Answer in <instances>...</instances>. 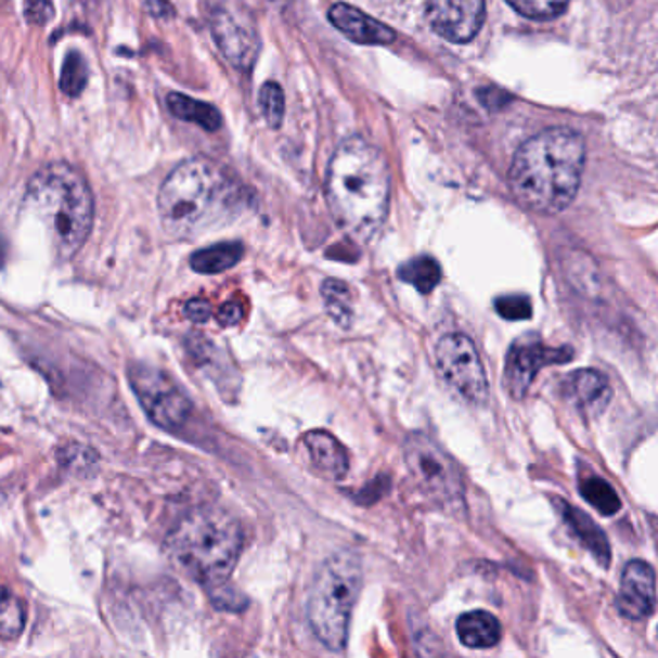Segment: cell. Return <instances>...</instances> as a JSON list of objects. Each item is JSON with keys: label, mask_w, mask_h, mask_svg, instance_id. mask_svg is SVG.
I'll list each match as a JSON object with an SVG mask.
<instances>
[{"label": "cell", "mask_w": 658, "mask_h": 658, "mask_svg": "<svg viewBox=\"0 0 658 658\" xmlns=\"http://www.w3.org/2000/svg\"><path fill=\"white\" fill-rule=\"evenodd\" d=\"M326 199L348 234L360 240L375 236L387 219L390 199L385 155L360 136L344 140L328 165Z\"/></svg>", "instance_id": "cell-1"}, {"label": "cell", "mask_w": 658, "mask_h": 658, "mask_svg": "<svg viewBox=\"0 0 658 658\" xmlns=\"http://www.w3.org/2000/svg\"><path fill=\"white\" fill-rule=\"evenodd\" d=\"M585 143L568 128H549L519 147L509 167L512 194L531 211L554 215L580 190Z\"/></svg>", "instance_id": "cell-2"}, {"label": "cell", "mask_w": 658, "mask_h": 658, "mask_svg": "<svg viewBox=\"0 0 658 658\" xmlns=\"http://www.w3.org/2000/svg\"><path fill=\"white\" fill-rule=\"evenodd\" d=\"M240 207L242 192L236 182L209 158L180 163L158 190V217L175 237H195L219 229Z\"/></svg>", "instance_id": "cell-3"}, {"label": "cell", "mask_w": 658, "mask_h": 658, "mask_svg": "<svg viewBox=\"0 0 658 658\" xmlns=\"http://www.w3.org/2000/svg\"><path fill=\"white\" fill-rule=\"evenodd\" d=\"M27 207L49 232L54 254L70 259L88 242L95 202L86 176L68 163H51L29 180Z\"/></svg>", "instance_id": "cell-4"}, {"label": "cell", "mask_w": 658, "mask_h": 658, "mask_svg": "<svg viewBox=\"0 0 658 658\" xmlns=\"http://www.w3.org/2000/svg\"><path fill=\"white\" fill-rule=\"evenodd\" d=\"M244 546L242 527L227 512L197 508L180 519L165 541L176 570L207 589L229 581Z\"/></svg>", "instance_id": "cell-5"}, {"label": "cell", "mask_w": 658, "mask_h": 658, "mask_svg": "<svg viewBox=\"0 0 658 658\" xmlns=\"http://www.w3.org/2000/svg\"><path fill=\"white\" fill-rule=\"evenodd\" d=\"M361 588V558L351 551L328 556L317 571L309 591L308 620L311 632L326 649L343 650L346 647L351 612Z\"/></svg>", "instance_id": "cell-6"}, {"label": "cell", "mask_w": 658, "mask_h": 658, "mask_svg": "<svg viewBox=\"0 0 658 658\" xmlns=\"http://www.w3.org/2000/svg\"><path fill=\"white\" fill-rule=\"evenodd\" d=\"M404 456L413 481L429 499L440 504L462 502L464 481L460 467L435 440L413 433L405 440Z\"/></svg>", "instance_id": "cell-7"}, {"label": "cell", "mask_w": 658, "mask_h": 658, "mask_svg": "<svg viewBox=\"0 0 658 658\" xmlns=\"http://www.w3.org/2000/svg\"><path fill=\"white\" fill-rule=\"evenodd\" d=\"M128 377L151 422L167 430L184 427L194 405L175 378L150 365H132L128 369Z\"/></svg>", "instance_id": "cell-8"}, {"label": "cell", "mask_w": 658, "mask_h": 658, "mask_svg": "<svg viewBox=\"0 0 658 658\" xmlns=\"http://www.w3.org/2000/svg\"><path fill=\"white\" fill-rule=\"evenodd\" d=\"M440 377L469 404L481 405L489 398L483 361L475 344L464 334H447L437 346Z\"/></svg>", "instance_id": "cell-9"}, {"label": "cell", "mask_w": 658, "mask_h": 658, "mask_svg": "<svg viewBox=\"0 0 658 658\" xmlns=\"http://www.w3.org/2000/svg\"><path fill=\"white\" fill-rule=\"evenodd\" d=\"M573 360L571 348H549L536 334L512 344L504 365V385L512 398L521 400L541 369Z\"/></svg>", "instance_id": "cell-10"}, {"label": "cell", "mask_w": 658, "mask_h": 658, "mask_svg": "<svg viewBox=\"0 0 658 658\" xmlns=\"http://www.w3.org/2000/svg\"><path fill=\"white\" fill-rule=\"evenodd\" d=\"M430 27L452 43L472 41L485 22V0H427Z\"/></svg>", "instance_id": "cell-11"}, {"label": "cell", "mask_w": 658, "mask_h": 658, "mask_svg": "<svg viewBox=\"0 0 658 658\" xmlns=\"http://www.w3.org/2000/svg\"><path fill=\"white\" fill-rule=\"evenodd\" d=\"M211 31L220 53L237 70H249L259 56V37L244 20L230 10L220 9L212 14Z\"/></svg>", "instance_id": "cell-12"}, {"label": "cell", "mask_w": 658, "mask_h": 658, "mask_svg": "<svg viewBox=\"0 0 658 658\" xmlns=\"http://www.w3.org/2000/svg\"><path fill=\"white\" fill-rule=\"evenodd\" d=\"M618 610L628 620H645L655 610V571L647 562L625 564L618 593Z\"/></svg>", "instance_id": "cell-13"}, {"label": "cell", "mask_w": 658, "mask_h": 658, "mask_svg": "<svg viewBox=\"0 0 658 658\" xmlns=\"http://www.w3.org/2000/svg\"><path fill=\"white\" fill-rule=\"evenodd\" d=\"M562 395L583 417H597L612 400L608 378L595 369H578L564 378Z\"/></svg>", "instance_id": "cell-14"}, {"label": "cell", "mask_w": 658, "mask_h": 658, "mask_svg": "<svg viewBox=\"0 0 658 658\" xmlns=\"http://www.w3.org/2000/svg\"><path fill=\"white\" fill-rule=\"evenodd\" d=\"M328 20L336 29H340L344 36L356 43L390 44L396 39L395 31L390 27L343 2L334 4L333 9L328 10Z\"/></svg>", "instance_id": "cell-15"}, {"label": "cell", "mask_w": 658, "mask_h": 658, "mask_svg": "<svg viewBox=\"0 0 658 658\" xmlns=\"http://www.w3.org/2000/svg\"><path fill=\"white\" fill-rule=\"evenodd\" d=\"M301 444L308 452L309 462L326 479H344L350 469V456L346 448L325 430H309Z\"/></svg>", "instance_id": "cell-16"}, {"label": "cell", "mask_w": 658, "mask_h": 658, "mask_svg": "<svg viewBox=\"0 0 658 658\" xmlns=\"http://www.w3.org/2000/svg\"><path fill=\"white\" fill-rule=\"evenodd\" d=\"M456 633L467 649H491L502 637L501 622L485 610H474L460 616Z\"/></svg>", "instance_id": "cell-17"}, {"label": "cell", "mask_w": 658, "mask_h": 658, "mask_svg": "<svg viewBox=\"0 0 658 658\" xmlns=\"http://www.w3.org/2000/svg\"><path fill=\"white\" fill-rule=\"evenodd\" d=\"M560 512L562 518L570 526L573 536L578 537L589 553L595 556V560L601 562V566L606 568L610 564V544L603 529L589 518L585 512L573 508L568 502H560Z\"/></svg>", "instance_id": "cell-18"}, {"label": "cell", "mask_w": 658, "mask_h": 658, "mask_svg": "<svg viewBox=\"0 0 658 658\" xmlns=\"http://www.w3.org/2000/svg\"><path fill=\"white\" fill-rule=\"evenodd\" d=\"M167 106L170 115L176 116L178 120L197 124L207 132L219 130L220 124H222V116L215 106L207 105L197 99L188 98L182 93H170L167 98Z\"/></svg>", "instance_id": "cell-19"}, {"label": "cell", "mask_w": 658, "mask_h": 658, "mask_svg": "<svg viewBox=\"0 0 658 658\" xmlns=\"http://www.w3.org/2000/svg\"><path fill=\"white\" fill-rule=\"evenodd\" d=\"M244 257V246L240 242H222L217 246L205 247L192 255L190 267L199 274H219L236 267Z\"/></svg>", "instance_id": "cell-20"}, {"label": "cell", "mask_w": 658, "mask_h": 658, "mask_svg": "<svg viewBox=\"0 0 658 658\" xmlns=\"http://www.w3.org/2000/svg\"><path fill=\"white\" fill-rule=\"evenodd\" d=\"M26 628V606L9 588L0 585V640L16 641Z\"/></svg>", "instance_id": "cell-21"}, {"label": "cell", "mask_w": 658, "mask_h": 658, "mask_svg": "<svg viewBox=\"0 0 658 658\" xmlns=\"http://www.w3.org/2000/svg\"><path fill=\"white\" fill-rule=\"evenodd\" d=\"M398 276L408 284H412L415 291L429 294L439 286L442 271H440V265L433 257L422 255V257H415L412 261L402 265L400 271H398Z\"/></svg>", "instance_id": "cell-22"}, {"label": "cell", "mask_w": 658, "mask_h": 658, "mask_svg": "<svg viewBox=\"0 0 658 658\" xmlns=\"http://www.w3.org/2000/svg\"><path fill=\"white\" fill-rule=\"evenodd\" d=\"M323 298H325L326 311L333 317L336 325L350 326L353 317V294L351 288L343 281L328 279L323 284Z\"/></svg>", "instance_id": "cell-23"}, {"label": "cell", "mask_w": 658, "mask_h": 658, "mask_svg": "<svg viewBox=\"0 0 658 658\" xmlns=\"http://www.w3.org/2000/svg\"><path fill=\"white\" fill-rule=\"evenodd\" d=\"M581 496L597 508L603 516H615L622 508V502L618 499L615 489L606 483L601 477H588L580 485Z\"/></svg>", "instance_id": "cell-24"}, {"label": "cell", "mask_w": 658, "mask_h": 658, "mask_svg": "<svg viewBox=\"0 0 658 658\" xmlns=\"http://www.w3.org/2000/svg\"><path fill=\"white\" fill-rule=\"evenodd\" d=\"M89 66L78 51H70L62 62L61 89L68 98H79L88 86Z\"/></svg>", "instance_id": "cell-25"}, {"label": "cell", "mask_w": 658, "mask_h": 658, "mask_svg": "<svg viewBox=\"0 0 658 658\" xmlns=\"http://www.w3.org/2000/svg\"><path fill=\"white\" fill-rule=\"evenodd\" d=\"M512 9L529 20H554L568 9L570 0H506Z\"/></svg>", "instance_id": "cell-26"}, {"label": "cell", "mask_w": 658, "mask_h": 658, "mask_svg": "<svg viewBox=\"0 0 658 658\" xmlns=\"http://www.w3.org/2000/svg\"><path fill=\"white\" fill-rule=\"evenodd\" d=\"M259 105L263 108L265 120L271 128H279L284 118V93L276 83H265L259 93Z\"/></svg>", "instance_id": "cell-27"}, {"label": "cell", "mask_w": 658, "mask_h": 658, "mask_svg": "<svg viewBox=\"0 0 658 658\" xmlns=\"http://www.w3.org/2000/svg\"><path fill=\"white\" fill-rule=\"evenodd\" d=\"M494 309L496 313L506 319V321H527L533 308H531V299L527 296H519V294H512V296H502V298L494 301Z\"/></svg>", "instance_id": "cell-28"}, {"label": "cell", "mask_w": 658, "mask_h": 658, "mask_svg": "<svg viewBox=\"0 0 658 658\" xmlns=\"http://www.w3.org/2000/svg\"><path fill=\"white\" fill-rule=\"evenodd\" d=\"M209 593H211L212 603L219 606V608H224V610H242V608H246L247 601L244 598V595L237 593L236 589L230 588L227 581L209 589Z\"/></svg>", "instance_id": "cell-29"}, {"label": "cell", "mask_w": 658, "mask_h": 658, "mask_svg": "<svg viewBox=\"0 0 658 658\" xmlns=\"http://www.w3.org/2000/svg\"><path fill=\"white\" fill-rule=\"evenodd\" d=\"M24 16L27 24L44 26L54 16L53 0H24Z\"/></svg>", "instance_id": "cell-30"}, {"label": "cell", "mask_w": 658, "mask_h": 658, "mask_svg": "<svg viewBox=\"0 0 658 658\" xmlns=\"http://www.w3.org/2000/svg\"><path fill=\"white\" fill-rule=\"evenodd\" d=\"M185 315L190 317L195 323H205L211 317V304L205 299H192L185 306Z\"/></svg>", "instance_id": "cell-31"}, {"label": "cell", "mask_w": 658, "mask_h": 658, "mask_svg": "<svg viewBox=\"0 0 658 658\" xmlns=\"http://www.w3.org/2000/svg\"><path fill=\"white\" fill-rule=\"evenodd\" d=\"M242 315H244V311H242V308H240L237 304H227V306H222L219 311L220 325H236V323H240Z\"/></svg>", "instance_id": "cell-32"}, {"label": "cell", "mask_w": 658, "mask_h": 658, "mask_svg": "<svg viewBox=\"0 0 658 658\" xmlns=\"http://www.w3.org/2000/svg\"><path fill=\"white\" fill-rule=\"evenodd\" d=\"M150 10L157 18H165V16L175 14V9L168 4L167 0H151Z\"/></svg>", "instance_id": "cell-33"}, {"label": "cell", "mask_w": 658, "mask_h": 658, "mask_svg": "<svg viewBox=\"0 0 658 658\" xmlns=\"http://www.w3.org/2000/svg\"><path fill=\"white\" fill-rule=\"evenodd\" d=\"M251 2L259 4V7H263V9L279 10L284 9L291 0H251Z\"/></svg>", "instance_id": "cell-34"}]
</instances>
